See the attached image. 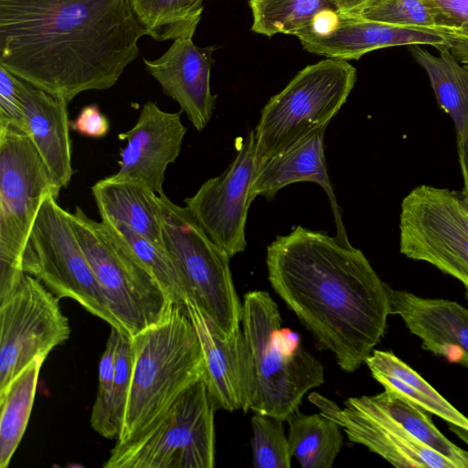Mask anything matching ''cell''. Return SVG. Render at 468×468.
<instances>
[{"mask_svg":"<svg viewBox=\"0 0 468 468\" xmlns=\"http://www.w3.org/2000/svg\"><path fill=\"white\" fill-rule=\"evenodd\" d=\"M144 35L129 0H0V66L68 102L114 86Z\"/></svg>","mask_w":468,"mask_h":468,"instance_id":"1","label":"cell"},{"mask_svg":"<svg viewBox=\"0 0 468 468\" xmlns=\"http://www.w3.org/2000/svg\"><path fill=\"white\" fill-rule=\"evenodd\" d=\"M275 292L339 367L356 371L384 335L389 287L364 253L335 237L297 226L267 247Z\"/></svg>","mask_w":468,"mask_h":468,"instance_id":"2","label":"cell"},{"mask_svg":"<svg viewBox=\"0 0 468 468\" xmlns=\"http://www.w3.org/2000/svg\"><path fill=\"white\" fill-rule=\"evenodd\" d=\"M278 304L264 291L243 296L240 327L246 352L243 411L286 421L303 397L324 383L321 362L282 330Z\"/></svg>","mask_w":468,"mask_h":468,"instance_id":"3","label":"cell"},{"mask_svg":"<svg viewBox=\"0 0 468 468\" xmlns=\"http://www.w3.org/2000/svg\"><path fill=\"white\" fill-rule=\"evenodd\" d=\"M131 341L133 367L120 443L152 425L204 374L201 346L185 304L173 303Z\"/></svg>","mask_w":468,"mask_h":468,"instance_id":"4","label":"cell"},{"mask_svg":"<svg viewBox=\"0 0 468 468\" xmlns=\"http://www.w3.org/2000/svg\"><path fill=\"white\" fill-rule=\"evenodd\" d=\"M67 216L123 332L133 336L160 321L174 303L126 242L79 207Z\"/></svg>","mask_w":468,"mask_h":468,"instance_id":"5","label":"cell"},{"mask_svg":"<svg viewBox=\"0 0 468 468\" xmlns=\"http://www.w3.org/2000/svg\"><path fill=\"white\" fill-rule=\"evenodd\" d=\"M356 81V68L344 59L327 58L300 70L261 112L254 130L255 169L327 125Z\"/></svg>","mask_w":468,"mask_h":468,"instance_id":"6","label":"cell"},{"mask_svg":"<svg viewBox=\"0 0 468 468\" xmlns=\"http://www.w3.org/2000/svg\"><path fill=\"white\" fill-rule=\"evenodd\" d=\"M217 405L200 378L152 425L117 442L105 468H212Z\"/></svg>","mask_w":468,"mask_h":468,"instance_id":"7","label":"cell"},{"mask_svg":"<svg viewBox=\"0 0 468 468\" xmlns=\"http://www.w3.org/2000/svg\"><path fill=\"white\" fill-rule=\"evenodd\" d=\"M164 248L186 281L189 299L227 337L240 330L242 303L234 287L230 257L217 245L186 207L159 194Z\"/></svg>","mask_w":468,"mask_h":468,"instance_id":"8","label":"cell"},{"mask_svg":"<svg viewBox=\"0 0 468 468\" xmlns=\"http://www.w3.org/2000/svg\"><path fill=\"white\" fill-rule=\"evenodd\" d=\"M48 168L25 132L0 125V298L19 282L29 234L47 195Z\"/></svg>","mask_w":468,"mask_h":468,"instance_id":"9","label":"cell"},{"mask_svg":"<svg viewBox=\"0 0 468 468\" xmlns=\"http://www.w3.org/2000/svg\"><path fill=\"white\" fill-rule=\"evenodd\" d=\"M22 270L59 300L70 298L111 327L124 333L111 312L93 271L58 197L43 200L25 247ZM125 334V333H124Z\"/></svg>","mask_w":468,"mask_h":468,"instance_id":"10","label":"cell"},{"mask_svg":"<svg viewBox=\"0 0 468 468\" xmlns=\"http://www.w3.org/2000/svg\"><path fill=\"white\" fill-rule=\"evenodd\" d=\"M399 251L462 282L468 299V203L428 185L413 188L399 214Z\"/></svg>","mask_w":468,"mask_h":468,"instance_id":"11","label":"cell"},{"mask_svg":"<svg viewBox=\"0 0 468 468\" xmlns=\"http://www.w3.org/2000/svg\"><path fill=\"white\" fill-rule=\"evenodd\" d=\"M69 335L59 299L37 278L24 273L0 298V395L31 361L46 359Z\"/></svg>","mask_w":468,"mask_h":468,"instance_id":"12","label":"cell"},{"mask_svg":"<svg viewBox=\"0 0 468 468\" xmlns=\"http://www.w3.org/2000/svg\"><path fill=\"white\" fill-rule=\"evenodd\" d=\"M255 175L254 130H250L233 161L204 182L185 204L207 235L231 258L247 247L245 227Z\"/></svg>","mask_w":468,"mask_h":468,"instance_id":"13","label":"cell"},{"mask_svg":"<svg viewBox=\"0 0 468 468\" xmlns=\"http://www.w3.org/2000/svg\"><path fill=\"white\" fill-rule=\"evenodd\" d=\"M308 399L335 421L350 441L367 447L395 467L457 468L377 409L367 396L348 398L343 408L316 392L311 393Z\"/></svg>","mask_w":468,"mask_h":468,"instance_id":"14","label":"cell"},{"mask_svg":"<svg viewBox=\"0 0 468 468\" xmlns=\"http://www.w3.org/2000/svg\"><path fill=\"white\" fill-rule=\"evenodd\" d=\"M182 112H168L155 101L145 102L136 123L118 135L127 143L120 151L119 169L111 176L143 185L158 195L164 192L165 173L178 157L186 133Z\"/></svg>","mask_w":468,"mask_h":468,"instance_id":"15","label":"cell"},{"mask_svg":"<svg viewBox=\"0 0 468 468\" xmlns=\"http://www.w3.org/2000/svg\"><path fill=\"white\" fill-rule=\"evenodd\" d=\"M215 48L197 47L193 35H188L175 39L160 58H144L147 72L179 104L197 131L206 128L215 109L217 96L210 90Z\"/></svg>","mask_w":468,"mask_h":468,"instance_id":"16","label":"cell"},{"mask_svg":"<svg viewBox=\"0 0 468 468\" xmlns=\"http://www.w3.org/2000/svg\"><path fill=\"white\" fill-rule=\"evenodd\" d=\"M389 314L399 315L423 349L468 368V308L389 287Z\"/></svg>","mask_w":468,"mask_h":468,"instance_id":"17","label":"cell"},{"mask_svg":"<svg viewBox=\"0 0 468 468\" xmlns=\"http://www.w3.org/2000/svg\"><path fill=\"white\" fill-rule=\"evenodd\" d=\"M303 48L328 58L358 59L370 51L395 46L430 45L448 48L441 33L432 29L406 27L340 15L337 27L328 35H295Z\"/></svg>","mask_w":468,"mask_h":468,"instance_id":"18","label":"cell"},{"mask_svg":"<svg viewBox=\"0 0 468 468\" xmlns=\"http://www.w3.org/2000/svg\"><path fill=\"white\" fill-rule=\"evenodd\" d=\"M16 78L27 133L45 163L55 190L59 195L61 188L68 186L74 174L69 102Z\"/></svg>","mask_w":468,"mask_h":468,"instance_id":"19","label":"cell"},{"mask_svg":"<svg viewBox=\"0 0 468 468\" xmlns=\"http://www.w3.org/2000/svg\"><path fill=\"white\" fill-rule=\"evenodd\" d=\"M326 127L324 125L314 130L288 150L259 165L255 169L250 199L253 201L258 196H262L271 200L288 185L314 182L325 191L329 198L336 227L335 238L345 245H351L327 173L324 148Z\"/></svg>","mask_w":468,"mask_h":468,"instance_id":"20","label":"cell"},{"mask_svg":"<svg viewBox=\"0 0 468 468\" xmlns=\"http://www.w3.org/2000/svg\"><path fill=\"white\" fill-rule=\"evenodd\" d=\"M185 306L201 346L203 379L218 410H243L246 352L241 330L227 337L193 301L186 300Z\"/></svg>","mask_w":468,"mask_h":468,"instance_id":"21","label":"cell"},{"mask_svg":"<svg viewBox=\"0 0 468 468\" xmlns=\"http://www.w3.org/2000/svg\"><path fill=\"white\" fill-rule=\"evenodd\" d=\"M91 191L101 221L124 224L164 248L158 194L143 185L116 180L111 176L95 183Z\"/></svg>","mask_w":468,"mask_h":468,"instance_id":"22","label":"cell"},{"mask_svg":"<svg viewBox=\"0 0 468 468\" xmlns=\"http://www.w3.org/2000/svg\"><path fill=\"white\" fill-rule=\"evenodd\" d=\"M385 390L395 393L442 419L468 431V417L459 411L417 371L390 351L373 350L365 362Z\"/></svg>","mask_w":468,"mask_h":468,"instance_id":"23","label":"cell"},{"mask_svg":"<svg viewBox=\"0 0 468 468\" xmlns=\"http://www.w3.org/2000/svg\"><path fill=\"white\" fill-rule=\"evenodd\" d=\"M415 60L425 69L441 108L451 117L457 144L468 134V64L459 62L448 48L435 56L428 50L410 46Z\"/></svg>","mask_w":468,"mask_h":468,"instance_id":"24","label":"cell"},{"mask_svg":"<svg viewBox=\"0 0 468 468\" xmlns=\"http://www.w3.org/2000/svg\"><path fill=\"white\" fill-rule=\"evenodd\" d=\"M292 457L303 468H331L343 446L341 427L324 414L296 410L286 420Z\"/></svg>","mask_w":468,"mask_h":468,"instance_id":"25","label":"cell"},{"mask_svg":"<svg viewBox=\"0 0 468 468\" xmlns=\"http://www.w3.org/2000/svg\"><path fill=\"white\" fill-rule=\"evenodd\" d=\"M44 361H31L0 395V468L9 465L25 433Z\"/></svg>","mask_w":468,"mask_h":468,"instance_id":"26","label":"cell"},{"mask_svg":"<svg viewBox=\"0 0 468 468\" xmlns=\"http://www.w3.org/2000/svg\"><path fill=\"white\" fill-rule=\"evenodd\" d=\"M368 400L417 440L438 452L457 468H468V452L447 439L420 407L393 392L384 390Z\"/></svg>","mask_w":468,"mask_h":468,"instance_id":"27","label":"cell"},{"mask_svg":"<svg viewBox=\"0 0 468 468\" xmlns=\"http://www.w3.org/2000/svg\"><path fill=\"white\" fill-rule=\"evenodd\" d=\"M147 36L157 41L195 34L203 0H129Z\"/></svg>","mask_w":468,"mask_h":468,"instance_id":"28","label":"cell"},{"mask_svg":"<svg viewBox=\"0 0 468 468\" xmlns=\"http://www.w3.org/2000/svg\"><path fill=\"white\" fill-rule=\"evenodd\" d=\"M251 30L267 37L295 35L323 10H337L334 0H249Z\"/></svg>","mask_w":468,"mask_h":468,"instance_id":"29","label":"cell"},{"mask_svg":"<svg viewBox=\"0 0 468 468\" xmlns=\"http://www.w3.org/2000/svg\"><path fill=\"white\" fill-rule=\"evenodd\" d=\"M126 242L139 261L152 273L172 303L185 304L189 299L184 276L170 254L161 246L121 223L103 221Z\"/></svg>","mask_w":468,"mask_h":468,"instance_id":"30","label":"cell"},{"mask_svg":"<svg viewBox=\"0 0 468 468\" xmlns=\"http://www.w3.org/2000/svg\"><path fill=\"white\" fill-rule=\"evenodd\" d=\"M252 463L255 468H290L292 453L283 421L256 413L251 418Z\"/></svg>","mask_w":468,"mask_h":468,"instance_id":"31","label":"cell"},{"mask_svg":"<svg viewBox=\"0 0 468 468\" xmlns=\"http://www.w3.org/2000/svg\"><path fill=\"white\" fill-rule=\"evenodd\" d=\"M133 367V350L131 336L119 331L115 374L110 396L104 438L118 437L125 413Z\"/></svg>","mask_w":468,"mask_h":468,"instance_id":"32","label":"cell"},{"mask_svg":"<svg viewBox=\"0 0 468 468\" xmlns=\"http://www.w3.org/2000/svg\"><path fill=\"white\" fill-rule=\"evenodd\" d=\"M360 16L395 26L437 31L431 12L423 0H378Z\"/></svg>","mask_w":468,"mask_h":468,"instance_id":"33","label":"cell"},{"mask_svg":"<svg viewBox=\"0 0 468 468\" xmlns=\"http://www.w3.org/2000/svg\"><path fill=\"white\" fill-rule=\"evenodd\" d=\"M119 331L115 327H111V333L99 363L98 389L90 415L91 427L103 437L106 431L109 400L115 374Z\"/></svg>","mask_w":468,"mask_h":468,"instance_id":"34","label":"cell"},{"mask_svg":"<svg viewBox=\"0 0 468 468\" xmlns=\"http://www.w3.org/2000/svg\"><path fill=\"white\" fill-rule=\"evenodd\" d=\"M0 125L21 130L27 133L16 78L0 66Z\"/></svg>","mask_w":468,"mask_h":468,"instance_id":"35","label":"cell"},{"mask_svg":"<svg viewBox=\"0 0 468 468\" xmlns=\"http://www.w3.org/2000/svg\"><path fill=\"white\" fill-rule=\"evenodd\" d=\"M441 33L468 27V0H423ZM442 37V36H441Z\"/></svg>","mask_w":468,"mask_h":468,"instance_id":"36","label":"cell"},{"mask_svg":"<svg viewBox=\"0 0 468 468\" xmlns=\"http://www.w3.org/2000/svg\"><path fill=\"white\" fill-rule=\"evenodd\" d=\"M111 123L96 103L84 106L77 117L70 121V128L90 138H101L110 132Z\"/></svg>","mask_w":468,"mask_h":468,"instance_id":"37","label":"cell"},{"mask_svg":"<svg viewBox=\"0 0 468 468\" xmlns=\"http://www.w3.org/2000/svg\"><path fill=\"white\" fill-rule=\"evenodd\" d=\"M452 56L461 63L468 64V27L441 33Z\"/></svg>","mask_w":468,"mask_h":468,"instance_id":"38","label":"cell"},{"mask_svg":"<svg viewBox=\"0 0 468 468\" xmlns=\"http://www.w3.org/2000/svg\"><path fill=\"white\" fill-rule=\"evenodd\" d=\"M339 19L340 14L337 10H323L314 16L308 27L298 33H311L319 36L328 35L337 27Z\"/></svg>","mask_w":468,"mask_h":468,"instance_id":"39","label":"cell"},{"mask_svg":"<svg viewBox=\"0 0 468 468\" xmlns=\"http://www.w3.org/2000/svg\"><path fill=\"white\" fill-rule=\"evenodd\" d=\"M337 11L345 16H360L378 0H334Z\"/></svg>","mask_w":468,"mask_h":468,"instance_id":"40","label":"cell"},{"mask_svg":"<svg viewBox=\"0 0 468 468\" xmlns=\"http://www.w3.org/2000/svg\"><path fill=\"white\" fill-rule=\"evenodd\" d=\"M459 163L463 178V196L468 203V134L460 144H457Z\"/></svg>","mask_w":468,"mask_h":468,"instance_id":"41","label":"cell"},{"mask_svg":"<svg viewBox=\"0 0 468 468\" xmlns=\"http://www.w3.org/2000/svg\"><path fill=\"white\" fill-rule=\"evenodd\" d=\"M449 429L468 445V431L452 424H449Z\"/></svg>","mask_w":468,"mask_h":468,"instance_id":"42","label":"cell"}]
</instances>
